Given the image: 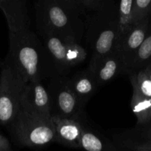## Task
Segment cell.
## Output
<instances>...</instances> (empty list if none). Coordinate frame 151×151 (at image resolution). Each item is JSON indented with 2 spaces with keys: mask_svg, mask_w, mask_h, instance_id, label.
Instances as JSON below:
<instances>
[{
  "mask_svg": "<svg viewBox=\"0 0 151 151\" xmlns=\"http://www.w3.org/2000/svg\"><path fill=\"white\" fill-rule=\"evenodd\" d=\"M54 130L55 142L70 148L80 149L81 127L76 119L50 116Z\"/></svg>",
  "mask_w": 151,
  "mask_h": 151,
  "instance_id": "obj_11",
  "label": "cell"
},
{
  "mask_svg": "<svg viewBox=\"0 0 151 151\" xmlns=\"http://www.w3.org/2000/svg\"><path fill=\"white\" fill-rule=\"evenodd\" d=\"M0 74V125L8 126L17 115L26 83L7 58Z\"/></svg>",
  "mask_w": 151,
  "mask_h": 151,
  "instance_id": "obj_5",
  "label": "cell"
},
{
  "mask_svg": "<svg viewBox=\"0 0 151 151\" xmlns=\"http://www.w3.org/2000/svg\"><path fill=\"white\" fill-rule=\"evenodd\" d=\"M40 35L60 75H67L71 68L81 63L87 58L85 49L75 38L51 33Z\"/></svg>",
  "mask_w": 151,
  "mask_h": 151,
  "instance_id": "obj_6",
  "label": "cell"
},
{
  "mask_svg": "<svg viewBox=\"0 0 151 151\" xmlns=\"http://www.w3.org/2000/svg\"><path fill=\"white\" fill-rule=\"evenodd\" d=\"M58 1H61L62 3H65V4H68V5L72 7H74V8L78 9L81 13H83V11L81 10V6H80L79 0H58Z\"/></svg>",
  "mask_w": 151,
  "mask_h": 151,
  "instance_id": "obj_22",
  "label": "cell"
},
{
  "mask_svg": "<svg viewBox=\"0 0 151 151\" xmlns=\"http://www.w3.org/2000/svg\"><path fill=\"white\" fill-rule=\"evenodd\" d=\"M76 119L81 127L80 149L87 151L117 150L114 143L87 123L84 111Z\"/></svg>",
  "mask_w": 151,
  "mask_h": 151,
  "instance_id": "obj_12",
  "label": "cell"
},
{
  "mask_svg": "<svg viewBox=\"0 0 151 151\" xmlns=\"http://www.w3.org/2000/svg\"><path fill=\"white\" fill-rule=\"evenodd\" d=\"M3 63H4V61H1V60H0V67H1V66H2Z\"/></svg>",
  "mask_w": 151,
  "mask_h": 151,
  "instance_id": "obj_25",
  "label": "cell"
},
{
  "mask_svg": "<svg viewBox=\"0 0 151 151\" xmlns=\"http://www.w3.org/2000/svg\"><path fill=\"white\" fill-rule=\"evenodd\" d=\"M147 17H151V0H134L133 2L134 24Z\"/></svg>",
  "mask_w": 151,
  "mask_h": 151,
  "instance_id": "obj_19",
  "label": "cell"
},
{
  "mask_svg": "<svg viewBox=\"0 0 151 151\" xmlns=\"http://www.w3.org/2000/svg\"><path fill=\"white\" fill-rule=\"evenodd\" d=\"M0 9L4 13L9 31L19 32L30 29L28 0H0Z\"/></svg>",
  "mask_w": 151,
  "mask_h": 151,
  "instance_id": "obj_10",
  "label": "cell"
},
{
  "mask_svg": "<svg viewBox=\"0 0 151 151\" xmlns=\"http://www.w3.org/2000/svg\"><path fill=\"white\" fill-rule=\"evenodd\" d=\"M79 3L83 12L84 10L94 12L104 5V0H79Z\"/></svg>",
  "mask_w": 151,
  "mask_h": 151,
  "instance_id": "obj_20",
  "label": "cell"
},
{
  "mask_svg": "<svg viewBox=\"0 0 151 151\" xmlns=\"http://www.w3.org/2000/svg\"><path fill=\"white\" fill-rule=\"evenodd\" d=\"M11 150L10 142L0 133V151H10Z\"/></svg>",
  "mask_w": 151,
  "mask_h": 151,
  "instance_id": "obj_21",
  "label": "cell"
},
{
  "mask_svg": "<svg viewBox=\"0 0 151 151\" xmlns=\"http://www.w3.org/2000/svg\"><path fill=\"white\" fill-rule=\"evenodd\" d=\"M118 1H119V0H104V5L107 4H110V3H117L118 2Z\"/></svg>",
  "mask_w": 151,
  "mask_h": 151,
  "instance_id": "obj_24",
  "label": "cell"
},
{
  "mask_svg": "<svg viewBox=\"0 0 151 151\" xmlns=\"http://www.w3.org/2000/svg\"><path fill=\"white\" fill-rule=\"evenodd\" d=\"M19 109L45 118H50V103L48 92L42 81L26 83L22 93Z\"/></svg>",
  "mask_w": 151,
  "mask_h": 151,
  "instance_id": "obj_8",
  "label": "cell"
},
{
  "mask_svg": "<svg viewBox=\"0 0 151 151\" xmlns=\"http://www.w3.org/2000/svg\"><path fill=\"white\" fill-rule=\"evenodd\" d=\"M35 13L39 35L55 34L81 42L85 27L81 18L82 13L78 9L58 0H37Z\"/></svg>",
  "mask_w": 151,
  "mask_h": 151,
  "instance_id": "obj_2",
  "label": "cell"
},
{
  "mask_svg": "<svg viewBox=\"0 0 151 151\" xmlns=\"http://www.w3.org/2000/svg\"><path fill=\"white\" fill-rule=\"evenodd\" d=\"M118 4H105L89 17L87 38L92 50L89 69L115 50L118 38Z\"/></svg>",
  "mask_w": 151,
  "mask_h": 151,
  "instance_id": "obj_3",
  "label": "cell"
},
{
  "mask_svg": "<svg viewBox=\"0 0 151 151\" xmlns=\"http://www.w3.org/2000/svg\"><path fill=\"white\" fill-rule=\"evenodd\" d=\"M143 70L144 72H145V74L147 75L148 78L151 80V62L146 66V67L144 68Z\"/></svg>",
  "mask_w": 151,
  "mask_h": 151,
  "instance_id": "obj_23",
  "label": "cell"
},
{
  "mask_svg": "<svg viewBox=\"0 0 151 151\" xmlns=\"http://www.w3.org/2000/svg\"><path fill=\"white\" fill-rule=\"evenodd\" d=\"M13 139L22 147H41L55 142V134L50 118L28 113L19 109L8 125Z\"/></svg>",
  "mask_w": 151,
  "mask_h": 151,
  "instance_id": "obj_4",
  "label": "cell"
},
{
  "mask_svg": "<svg viewBox=\"0 0 151 151\" xmlns=\"http://www.w3.org/2000/svg\"><path fill=\"white\" fill-rule=\"evenodd\" d=\"M133 95L130 107L137 118V125H145L151 121V99L145 96L132 81Z\"/></svg>",
  "mask_w": 151,
  "mask_h": 151,
  "instance_id": "obj_15",
  "label": "cell"
},
{
  "mask_svg": "<svg viewBox=\"0 0 151 151\" xmlns=\"http://www.w3.org/2000/svg\"><path fill=\"white\" fill-rule=\"evenodd\" d=\"M87 69L94 75L99 87L112 81L121 74L127 72L122 60L115 50L99 60L93 67Z\"/></svg>",
  "mask_w": 151,
  "mask_h": 151,
  "instance_id": "obj_13",
  "label": "cell"
},
{
  "mask_svg": "<svg viewBox=\"0 0 151 151\" xmlns=\"http://www.w3.org/2000/svg\"><path fill=\"white\" fill-rule=\"evenodd\" d=\"M130 81L135 83L141 91L145 96L151 99V80L145 74L143 69L138 71H129L127 72Z\"/></svg>",
  "mask_w": 151,
  "mask_h": 151,
  "instance_id": "obj_18",
  "label": "cell"
},
{
  "mask_svg": "<svg viewBox=\"0 0 151 151\" xmlns=\"http://www.w3.org/2000/svg\"><path fill=\"white\" fill-rule=\"evenodd\" d=\"M151 62V18L144 40L139 47L131 62L129 71L143 69Z\"/></svg>",
  "mask_w": 151,
  "mask_h": 151,
  "instance_id": "obj_16",
  "label": "cell"
},
{
  "mask_svg": "<svg viewBox=\"0 0 151 151\" xmlns=\"http://www.w3.org/2000/svg\"><path fill=\"white\" fill-rule=\"evenodd\" d=\"M150 18L147 17L135 24L127 32L119 37L117 41L115 51L122 60L127 72H128L133 57L144 40Z\"/></svg>",
  "mask_w": 151,
  "mask_h": 151,
  "instance_id": "obj_9",
  "label": "cell"
},
{
  "mask_svg": "<svg viewBox=\"0 0 151 151\" xmlns=\"http://www.w3.org/2000/svg\"><path fill=\"white\" fill-rule=\"evenodd\" d=\"M133 2H134V0H119L118 1V38L127 32L134 25Z\"/></svg>",
  "mask_w": 151,
  "mask_h": 151,
  "instance_id": "obj_17",
  "label": "cell"
},
{
  "mask_svg": "<svg viewBox=\"0 0 151 151\" xmlns=\"http://www.w3.org/2000/svg\"><path fill=\"white\" fill-rule=\"evenodd\" d=\"M46 88L50 103L51 116L76 119L84 112V108L70 85L67 75H57L49 78Z\"/></svg>",
  "mask_w": 151,
  "mask_h": 151,
  "instance_id": "obj_7",
  "label": "cell"
},
{
  "mask_svg": "<svg viewBox=\"0 0 151 151\" xmlns=\"http://www.w3.org/2000/svg\"><path fill=\"white\" fill-rule=\"evenodd\" d=\"M21 74L25 83L47 81L60 75L43 41L30 29L9 31L7 57Z\"/></svg>",
  "mask_w": 151,
  "mask_h": 151,
  "instance_id": "obj_1",
  "label": "cell"
},
{
  "mask_svg": "<svg viewBox=\"0 0 151 151\" xmlns=\"http://www.w3.org/2000/svg\"><path fill=\"white\" fill-rule=\"evenodd\" d=\"M69 81L74 94L84 106L99 88L96 78L88 69L77 72L69 78Z\"/></svg>",
  "mask_w": 151,
  "mask_h": 151,
  "instance_id": "obj_14",
  "label": "cell"
}]
</instances>
